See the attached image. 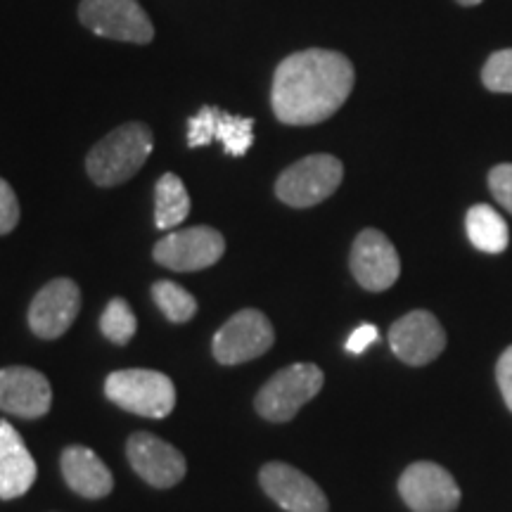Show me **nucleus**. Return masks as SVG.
<instances>
[{"label": "nucleus", "mask_w": 512, "mask_h": 512, "mask_svg": "<svg viewBox=\"0 0 512 512\" xmlns=\"http://www.w3.org/2000/svg\"><path fill=\"white\" fill-rule=\"evenodd\" d=\"M325 375L316 363H294L275 373L256 394L254 406L268 422L292 420L323 389Z\"/></svg>", "instance_id": "obj_4"}, {"label": "nucleus", "mask_w": 512, "mask_h": 512, "mask_svg": "<svg viewBox=\"0 0 512 512\" xmlns=\"http://www.w3.org/2000/svg\"><path fill=\"white\" fill-rule=\"evenodd\" d=\"M152 299L171 323H188L197 313L195 297L188 290H183L181 285L171 283V280H159V283L152 285Z\"/></svg>", "instance_id": "obj_21"}, {"label": "nucleus", "mask_w": 512, "mask_h": 512, "mask_svg": "<svg viewBox=\"0 0 512 512\" xmlns=\"http://www.w3.org/2000/svg\"><path fill=\"white\" fill-rule=\"evenodd\" d=\"M226 252V240L216 228L211 226H195L169 233L164 240L155 245L157 264H162L171 271L192 273L202 268L214 266Z\"/></svg>", "instance_id": "obj_8"}, {"label": "nucleus", "mask_w": 512, "mask_h": 512, "mask_svg": "<svg viewBox=\"0 0 512 512\" xmlns=\"http://www.w3.org/2000/svg\"><path fill=\"white\" fill-rule=\"evenodd\" d=\"M190 214V195L176 174H164L155 188V223L169 230L181 226Z\"/></svg>", "instance_id": "obj_20"}, {"label": "nucleus", "mask_w": 512, "mask_h": 512, "mask_svg": "<svg viewBox=\"0 0 512 512\" xmlns=\"http://www.w3.org/2000/svg\"><path fill=\"white\" fill-rule=\"evenodd\" d=\"M344 178V166L332 155H311L299 159L275 183V195L287 207H316L328 200Z\"/></svg>", "instance_id": "obj_5"}, {"label": "nucleus", "mask_w": 512, "mask_h": 512, "mask_svg": "<svg viewBox=\"0 0 512 512\" xmlns=\"http://www.w3.org/2000/svg\"><path fill=\"white\" fill-rule=\"evenodd\" d=\"M19 223V202L8 181L0 178V235H8Z\"/></svg>", "instance_id": "obj_24"}, {"label": "nucleus", "mask_w": 512, "mask_h": 512, "mask_svg": "<svg viewBox=\"0 0 512 512\" xmlns=\"http://www.w3.org/2000/svg\"><path fill=\"white\" fill-rule=\"evenodd\" d=\"M399 494L413 512H453L460 503V489L451 472L425 460L406 467Z\"/></svg>", "instance_id": "obj_9"}, {"label": "nucleus", "mask_w": 512, "mask_h": 512, "mask_svg": "<svg viewBox=\"0 0 512 512\" xmlns=\"http://www.w3.org/2000/svg\"><path fill=\"white\" fill-rule=\"evenodd\" d=\"M275 342V330L264 313L256 309H242L214 335V358L223 366H240L264 356Z\"/></svg>", "instance_id": "obj_6"}, {"label": "nucleus", "mask_w": 512, "mask_h": 512, "mask_svg": "<svg viewBox=\"0 0 512 512\" xmlns=\"http://www.w3.org/2000/svg\"><path fill=\"white\" fill-rule=\"evenodd\" d=\"M221 143L230 157H245L254 143V119L235 117L221 107H202L188 121V145L207 147Z\"/></svg>", "instance_id": "obj_14"}, {"label": "nucleus", "mask_w": 512, "mask_h": 512, "mask_svg": "<svg viewBox=\"0 0 512 512\" xmlns=\"http://www.w3.org/2000/svg\"><path fill=\"white\" fill-rule=\"evenodd\" d=\"M389 347L408 366H427L446 347V332L430 311H411L389 330Z\"/></svg>", "instance_id": "obj_13"}, {"label": "nucleus", "mask_w": 512, "mask_h": 512, "mask_svg": "<svg viewBox=\"0 0 512 512\" xmlns=\"http://www.w3.org/2000/svg\"><path fill=\"white\" fill-rule=\"evenodd\" d=\"M351 273L356 283L368 292L389 290L401 275V259L392 240L380 230L368 228L351 247Z\"/></svg>", "instance_id": "obj_10"}, {"label": "nucleus", "mask_w": 512, "mask_h": 512, "mask_svg": "<svg viewBox=\"0 0 512 512\" xmlns=\"http://www.w3.org/2000/svg\"><path fill=\"white\" fill-rule=\"evenodd\" d=\"M259 482L268 498H273L287 512H328V498L323 489L306 477L302 470L287 463H268L261 467Z\"/></svg>", "instance_id": "obj_16"}, {"label": "nucleus", "mask_w": 512, "mask_h": 512, "mask_svg": "<svg viewBox=\"0 0 512 512\" xmlns=\"http://www.w3.org/2000/svg\"><path fill=\"white\" fill-rule=\"evenodd\" d=\"M458 3L460 5H479V3H482V0H458Z\"/></svg>", "instance_id": "obj_28"}, {"label": "nucleus", "mask_w": 512, "mask_h": 512, "mask_svg": "<svg viewBox=\"0 0 512 512\" xmlns=\"http://www.w3.org/2000/svg\"><path fill=\"white\" fill-rule=\"evenodd\" d=\"M482 81L494 93H512V48L498 50L486 60Z\"/></svg>", "instance_id": "obj_23"}, {"label": "nucleus", "mask_w": 512, "mask_h": 512, "mask_svg": "<svg viewBox=\"0 0 512 512\" xmlns=\"http://www.w3.org/2000/svg\"><path fill=\"white\" fill-rule=\"evenodd\" d=\"M354 64L335 50H302L285 57L273 76V112L287 126L330 119L354 91Z\"/></svg>", "instance_id": "obj_1"}, {"label": "nucleus", "mask_w": 512, "mask_h": 512, "mask_svg": "<svg viewBox=\"0 0 512 512\" xmlns=\"http://www.w3.org/2000/svg\"><path fill=\"white\" fill-rule=\"evenodd\" d=\"M152 147H155V138L145 124L133 121V124L114 128L110 136L102 138L88 155V176L102 188L126 183L143 169Z\"/></svg>", "instance_id": "obj_2"}, {"label": "nucleus", "mask_w": 512, "mask_h": 512, "mask_svg": "<svg viewBox=\"0 0 512 512\" xmlns=\"http://www.w3.org/2000/svg\"><path fill=\"white\" fill-rule=\"evenodd\" d=\"M467 238L475 245L479 252L486 254H501L508 249L510 230L508 223L496 209L489 204H475L465 216Z\"/></svg>", "instance_id": "obj_19"}, {"label": "nucleus", "mask_w": 512, "mask_h": 512, "mask_svg": "<svg viewBox=\"0 0 512 512\" xmlns=\"http://www.w3.org/2000/svg\"><path fill=\"white\" fill-rule=\"evenodd\" d=\"M105 394L119 408L140 418H166L176 406L174 382L157 370H117L105 380Z\"/></svg>", "instance_id": "obj_3"}, {"label": "nucleus", "mask_w": 512, "mask_h": 512, "mask_svg": "<svg viewBox=\"0 0 512 512\" xmlns=\"http://www.w3.org/2000/svg\"><path fill=\"white\" fill-rule=\"evenodd\" d=\"M83 27L102 38L126 43H150L155 36L150 17L138 0H83L79 8Z\"/></svg>", "instance_id": "obj_7"}, {"label": "nucleus", "mask_w": 512, "mask_h": 512, "mask_svg": "<svg viewBox=\"0 0 512 512\" xmlns=\"http://www.w3.org/2000/svg\"><path fill=\"white\" fill-rule=\"evenodd\" d=\"M53 406V387L48 377L27 366L0 370V411L17 418H43Z\"/></svg>", "instance_id": "obj_15"}, {"label": "nucleus", "mask_w": 512, "mask_h": 512, "mask_svg": "<svg viewBox=\"0 0 512 512\" xmlns=\"http://www.w3.org/2000/svg\"><path fill=\"white\" fill-rule=\"evenodd\" d=\"M36 460L8 420H0V498L24 496L36 482Z\"/></svg>", "instance_id": "obj_17"}, {"label": "nucleus", "mask_w": 512, "mask_h": 512, "mask_svg": "<svg viewBox=\"0 0 512 512\" xmlns=\"http://www.w3.org/2000/svg\"><path fill=\"white\" fill-rule=\"evenodd\" d=\"M100 330L110 342L128 344L138 330L136 313H133V309L128 306V302H124V299H112V302L107 304V309L102 311Z\"/></svg>", "instance_id": "obj_22"}, {"label": "nucleus", "mask_w": 512, "mask_h": 512, "mask_svg": "<svg viewBox=\"0 0 512 512\" xmlns=\"http://www.w3.org/2000/svg\"><path fill=\"white\" fill-rule=\"evenodd\" d=\"M126 456L133 470L157 489H171L185 477L183 453L169 441L155 437L150 432H136L126 444Z\"/></svg>", "instance_id": "obj_12"}, {"label": "nucleus", "mask_w": 512, "mask_h": 512, "mask_svg": "<svg viewBox=\"0 0 512 512\" xmlns=\"http://www.w3.org/2000/svg\"><path fill=\"white\" fill-rule=\"evenodd\" d=\"M377 337H380V332H377L375 325H370V323L358 325V328L351 332L347 339V351L349 354H363L370 344L377 342Z\"/></svg>", "instance_id": "obj_26"}, {"label": "nucleus", "mask_w": 512, "mask_h": 512, "mask_svg": "<svg viewBox=\"0 0 512 512\" xmlns=\"http://www.w3.org/2000/svg\"><path fill=\"white\" fill-rule=\"evenodd\" d=\"M81 311V290L74 280L57 278L41 287L29 306V328L41 339H57L72 328Z\"/></svg>", "instance_id": "obj_11"}, {"label": "nucleus", "mask_w": 512, "mask_h": 512, "mask_svg": "<svg viewBox=\"0 0 512 512\" xmlns=\"http://www.w3.org/2000/svg\"><path fill=\"white\" fill-rule=\"evenodd\" d=\"M496 380H498V387H501L505 403H508V408L512 411V347L505 349L503 356L498 358Z\"/></svg>", "instance_id": "obj_27"}, {"label": "nucleus", "mask_w": 512, "mask_h": 512, "mask_svg": "<svg viewBox=\"0 0 512 512\" xmlns=\"http://www.w3.org/2000/svg\"><path fill=\"white\" fill-rule=\"evenodd\" d=\"M489 185L496 202L512 214V164H498L496 169H491Z\"/></svg>", "instance_id": "obj_25"}, {"label": "nucleus", "mask_w": 512, "mask_h": 512, "mask_svg": "<svg viewBox=\"0 0 512 512\" xmlns=\"http://www.w3.org/2000/svg\"><path fill=\"white\" fill-rule=\"evenodd\" d=\"M62 477L74 494L83 498H105L112 491L114 479L107 465L86 446H69L62 453Z\"/></svg>", "instance_id": "obj_18"}]
</instances>
